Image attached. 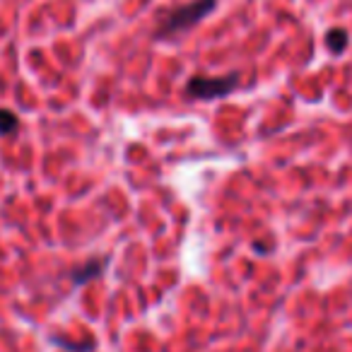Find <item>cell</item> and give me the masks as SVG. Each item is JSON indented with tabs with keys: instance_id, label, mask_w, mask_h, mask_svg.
Masks as SVG:
<instances>
[{
	"instance_id": "cell-4",
	"label": "cell",
	"mask_w": 352,
	"mask_h": 352,
	"mask_svg": "<svg viewBox=\"0 0 352 352\" xmlns=\"http://www.w3.org/2000/svg\"><path fill=\"white\" fill-rule=\"evenodd\" d=\"M347 44H350V36H347V32L340 30V27H336V30H331L326 34V46H328V51H331V54L340 56L342 51L347 49Z\"/></svg>"
},
{
	"instance_id": "cell-1",
	"label": "cell",
	"mask_w": 352,
	"mask_h": 352,
	"mask_svg": "<svg viewBox=\"0 0 352 352\" xmlns=\"http://www.w3.org/2000/svg\"><path fill=\"white\" fill-rule=\"evenodd\" d=\"M217 0H193L188 6H182L171 10L169 15L162 20V25L157 27L155 36L157 39H166V36H176L182 34V32H188L203 22V17H208V12L215 8Z\"/></svg>"
},
{
	"instance_id": "cell-5",
	"label": "cell",
	"mask_w": 352,
	"mask_h": 352,
	"mask_svg": "<svg viewBox=\"0 0 352 352\" xmlns=\"http://www.w3.org/2000/svg\"><path fill=\"white\" fill-rule=\"evenodd\" d=\"M20 128V118L10 109H0V135H15Z\"/></svg>"
},
{
	"instance_id": "cell-6",
	"label": "cell",
	"mask_w": 352,
	"mask_h": 352,
	"mask_svg": "<svg viewBox=\"0 0 352 352\" xmlns=\"http://www.w3.org/2000/svg\"><path fill=\"white\" fill-rule=\"evenodd\" d=\"M56 345L60 347H68V350H92L94 342H87V345H78V342H68V340H60V338H54Z\"/></svg>"
},
{
	"instance_id": "cell-3",
	"label": "cell",
	"mask_w": 352,
	"mask_h": 352,
	"mask_svg": "<svg viewBox=\"0 0 352 352\" xmlns=\"http://www.w3.org/2000/svg\"><path fill=\"white\" fill-rule=\"evenodd\" d=\"M104 263H107V261H89V263H85L82 268L73 273V283L75 285H85V283H89V280L99 278V275H102V270H104Z\"/></svg>"
},
{
	"instance_id": "cell-2",
	"label": "cell",
	"mask_w": 352,
	"mask_h": 352,
	"mask_svg": "<svg viewBox=\"0 0 352 352\" xmlns=\"http://www.w3.org/2000/svg\"><path fill=\"white\" fill-rule=\"evenodd\" d=\"M239 78L234 73L222 75V78H191L186 82V94L191 99H198V102H210V99H222L236 87Z\"/></svg>"
}]
</instances>
